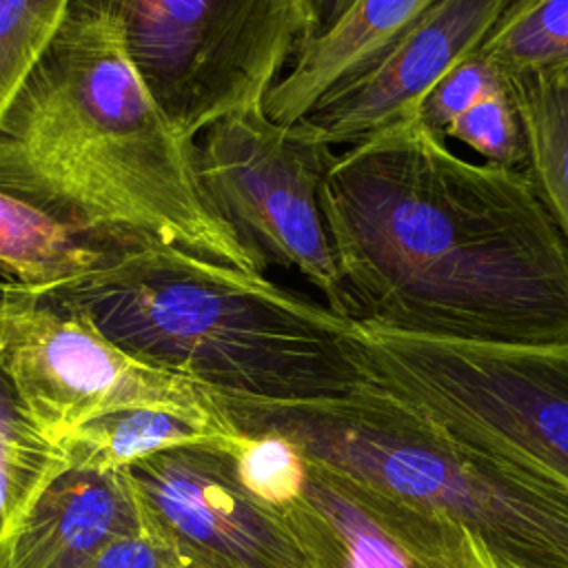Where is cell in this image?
<instances>
[{
	"label": "cell",
	"instance_id": "cell-12",
	"mask_svg": "<svg viewBox=\"0 0 568 568\" xmlns=\"http://www.w3.org/2000/svg\"><path fill=\"white\" fill-rule=\"evenodd\" d=\"M144 528L126 470L67 468L0 546V568H87L113 539Z\"/></svg>",
	"mask_w": 568,
	"mask_h": 568
},
{
	"label": "cell",
	"instance_id": "cell-8",
	"mask_svg": "<svg viewBox=\"0 0 568 568\" xmlns=\"http://www.w3.org/2000/svg\"><path fill=\"white\" fill-rule=\"evenodd\" d=\"M0 359L29 417L58 444L111 410L213 406L206 388L144 364L84 317L7 286Z\"/></svg>",
	"mask_w": 568,
	"mask_h": 568
},
{
	"label": "cell",
	"instance_id": "cell-24",
	"mask_svg": "<svg viewBox=\"0 0 568 568\" xmlns=\"http://www.w3.org/2000/svg\"><path fill=\"white\" fill-rule=\"evenodd\" d=\"M355 0H304L306 20H308V38L326 33L353 4Z\"/></svg>",
	"mask_w": 568,
	"mask_h": 568
},
{
	"label": "cell",
	"instance_id": "cell-17",
	"mask_svg": "<svg viewBox=\"0 0 568 568\" xmlns=\"http://www.w3.org/2000/svg\"><path fill=\"white\" fill-rule=\"evenodd\" d=\"M528 140V175L568 240V69L508 78Z\"/></svg>",
	"mask_w": 568,
	"mask_h": 568
},
{
	"label": "cell",
	"instance_id": "cell-4",
	"mask_svg": "<svg viewBox=\"0 0 568 568\" xmlns=\"http://www.w3.org/2000/svg\"><path fill=\"white\" fill-rule=\"evenodd\" d=\"M209 393L237 433L284 435L326 470L437 508L504 568H568L564 481L448 433L371 382L317 402Z\"/></svg>",
	"mask_w": 568,
	"mask_h": 568
},
{
	"label": "cell",
	"instance_id": "cell-19",
	"mask_svg": "<svg viewBox=\"0 0 568 568\" xmlns=\"http://www.w3.org/2000/svg\"><path fill=\"white\" fill-rule=\"evenodd\" d=\"M71 0H0V115L58 33Z\"/></svg>",
	"mask_w": 568,
	"mask_h": 568
},
{
	"label": "cell",
	"instance_id": "cell-22",
	"mask_svg": "<svg viewBox=\"0 0 568 568\" xmlns=\"http://www.w3.org/2000/svg\"><path fill=\"white\" fill-rule=\"evenodd\" d=\"M506 84L508 78L475 51L428 91L417 118L435 133H442L450 122Z\"/></svg>",
	"mask_w": 568,
	"mask_h": 568
},
{
	"label": "cell",
	"instance_id": "cell-15",
	"mask_svg": "<svg viewBox=\"0 0 568 568\" xmlns=\"http://www.w3.org/2000/svg\"><path fill=\"white\" fill-rule=\"evenodd\" d=\"M113 248L0 191V286L40 295L91 273Z\"/></svg>",
	"mask_w": 568,
	"mask_h": 568
},
{
	"label": "cell",
	"instance_id": "cell-20",
	"mask_svg": "<svg viewBox=\"0 0 568 568\" xmlns=\"http://www.w3.org/2000/svg\"><path fill=\"white\" fill-rule=\"evenodd\" d=\"M229 453L242 486L262 504L280 510L302 493L308 462L284 435L240 433Z\"/></svg>",
	"mask_w": 568,
	"mask_h": 568
},
{
	"label": "cell",
	"instance_id": "cell-18",
	"mask_svg": "<svg viewBox=\"0 0 568 568\" xmlns=\"http://www.w3.org/2000/svg\"><path fill=\"white\" fill-rule=\"evenodd\" d=\"M477 51L506 78L568 69V0H513Z\"/></svg>",
	"mask_w": 568,
	"mask_h": 568
},
{
	"label": "cell",
	"instance_id": "cell-5",
	"mask_svg": "<svg viewBox=\"0 0 568 568\" xmlns=\"http://www.w3.org/2000/svg\"><path fill=\"white\" fill-rule=\"evenodd\" d=\"M357 351L373 386L448 433L568 486V339L455 342L357 322Z\"/></svg>",
	"mask_w": 568,
	"mask_h": 568
},
{
	"label": "cell",
	"instance_id": "cell-1",
	"mask_svg": "<svg viewBox=\"0 0 568 568\" xmlns=\"http://www.w3.org/2000/svg\"><path fill=\"white\" fill-rule=\"evenodd\" d=\"M320 204L348 320L430 339H568V240L528 171L464 160L415 118L339 153Z\"/></svg>",
	"mask_w": 568,
	"mask_h": 568
},
{
	"label": "cell",
	"instance_id": "cell-10",
	"mask_svg": "<svg viewBox=\"0 0 568 568\" xmlns=\"http://www.w3.org/2000/svg\"><path fill=\"white\" fill-rule=\"evenodd\" d=\"M277 513L304 568H504L457 519L313 462L302 493Z\"/></svg>",
	"mask_w": 568,
	"mask_h": 568
},
{
	"label": "cell",
	"instance_id": "cell-2",
	"mask_svg": "<svg viewBox=\"0 0 568 568\" xmlns=\"http://www.w3.org/2000/svg\"><path fill=\"white\" fill-rule=\"evenodd\" d=\"M193 149L140 80L120 27L71 2L0 115V191L102 244L262 273L204 195Z\"/></svg>",
	"mask_w": 568,
	"mask_h": 568
},
{
	"label": "cell",
	"instance_id": "cell-14",
	"mask_svg": "<svg viewBox=\"0 0 568 568\" xmlns=\"http://www.w3.org/2000/svg\"><path fill=\"white\" fill-rule=\"evenodd\" d=\"M237 435L215 406H135L82 424L62 446L71 468L109 473L126 470L146 457L182 446L220 444L231 448Z\"/></svg>",
	"mask_w": 568,
	"mask_h": 568
},
{
	"label": "cell",
	"instance_id": "cell-7",
	"mask_svg": "<svg viewBox=\"0 0 568 568\" xmlns=\"http://www.w3.org/2000/svg\"><path fill=\"white\" fill-rule=\"evenodd\" d=\"M195 142V173L213 209L264 273L295 268L348 317V295L333 253L320 189L335 162L333 146L297 120L275 122L264 104L206 126Z\"/></svg>",
	"mask_w": 568,
	"mask_h": 568
},
{
	"label": "cell",
	"instance_id": "cell-6",
	"mask_svg": "<svg viewBox=\"0 0 568 568\" xmlns=\"http://www.w3.org/2000/svg\"><path fill=\"white\" fill-rule=\"evenodd\" d=\"M109 16L169 122L195 140L264 104L308 36L304 0H71Z\"/></svg>",
	"mask_w": 568,
	"mask_h": 568
},
{
	"label": "cell",
	"instance_id": "cell-16",
	"mask_svg": "<svg viewBox=\"0 0 568 568\" xmlns=\"http://www.w3.org/2000/svg\"><path fill=\"white\" fill-rule=\"evenodd\" d=\"M67 468L71 464L64 446L29 417L0 359V546Z\"/></svg>",
	"mask_w": 568,
	"mask_h": 568
},
{
	"label": "cell",
	"instance_id": "cell-23",
	"mask_svg": "<svg viewBox=\"0 0 568 568\" xmlns=\"http://www.w3.org/2000/svg\"><path fill=\"white\" fill-rule=\"evenodd\" d=\"M87 568H184L178 552L151 528L122 535L106 544Z\"/></svg>",
	"mask_w": 568,
	"mask_h": 568
},
{
	"label": "cell",
	"instance_id": "cell-13",
	"mask_svg": "<svg viewBox=\"0 0 568 568\" xmlns=\"http://www.w3.org/2000/svg\"><path fill=\"white\" fill-rule=\"evenodd\" d=\"M437 0H355L322 36L308 38L293 69L264 100L271 120L293 124L322 95L373 67Z\"/></svg>",
	"mask_w": 568,
	"mask_h": 568
},
{
	"label": "cell",
	"instance_id": "cell-3",
	"mask_svg": "<svg viewBox=\"0 0 568 568\" xmlns=\"http://www.w3.org/2000/svg\"><path fill=\"white\" fill-rule=\"evenodd\" d=\"M38 297L144 364L215 393L317 402L368 384L357 322L262 273L171 246H115L91 273Z\"/></svg>",
	"mask_w": 568,
	"mask_h": 568
},
{
	"label": "cell",
	"instance_id": "cell-21",
	"mask_svg": "<svg viewBox=\"0 0 568 568\" xmlns=\"http://www.w3.org/2000/svg\"><path fill=\"white\" fill-rule=\"evenodd\" d=\"M439 135L473 149L484 158V164L524 171L528 166L526 129L519 106L510 93V84L484 98L470 111L450 122Z\"/></svg>",
	"mask_w": 568,
	"mask_h": 568
},
{
	"label": "cell",
	"instance_id": "cell-9",
	"mask_svg": "<svg viewBox=\"0 0 568 568\" xmlns=\"http://www.w3.org/2000/svg\"><path fill=\"white\" fill-rule=\"evenodd\" d=\"M126 475L146 528L184 568H304L286 521L242 486L226 446L173 448Z\"/></svg>",
	"mask_w": 568,
	"mask_h": 568
},
{
	"label": "cell",
	"instance_id": "cell-11",
	"mask_svg": "<svg viewBox=\"0 0 568 568\" xmlns=\"http://www.w3.org/2000/svg\"><path fill=\"white\" fill-rule=\"evenodd\" d=\"M513 0H437L373 67L302 118L326 144H357L415 120L428 91L475 53Z\"/></svg>",
	"mask_w": 568,
	"mask_h": 568
}]
</instances>
